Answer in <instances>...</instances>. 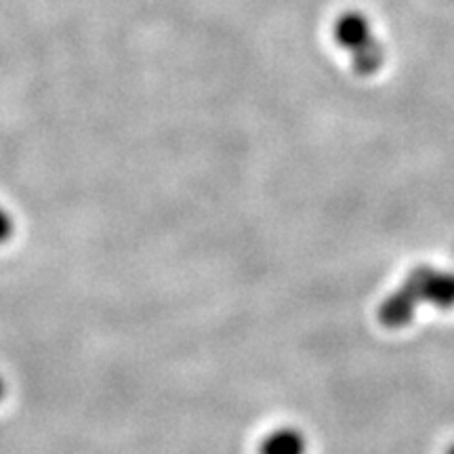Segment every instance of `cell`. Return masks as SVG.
Masks as SVG:
<instances>
[{
  "instance_id": "obj_3",
  "label": "cell",
  "mask_w": 454,
  "mask_h": 454,
  "mask_svg": "<svg viewBox=\"0 0 454 454\" xmlns=\"http://www.w3.org/2000/svg\"><path fill=\"white\" fill-rule=\"evenodd\" d=\"M308 442L294 427H280L271 431L259 446V454H305Z\"/></svg>"
},
{
  "instance_id": "obj_2",
  "label": "cell",
  "mask_w": 454,
  "mask_h": 454,
  "mask_svg": "<svg viewBox=\"0 0 454 454\" xmlns=\"http://www.w3.org/2000/svg\"><path fill=\"white\" fill-rule=\"evenodd\" d=\"M333 36L349 55L351 67L360 76H372L383 67L385 51L374 34L372 21L360 11H345L333 26Z\"/></svg>"
},
{
  "instance_id": "obj_1",
  "label": "cell",
  "mask_w": 454,
  "mask_h": 454,
  "mask_svg": "<svg viewBox=\"0 0 454 454\" xmlns=\"http://www.w3.org/2000/svg\"><path fill=\"white\" fill-rule=\"evenodd\" d=\"M431 303L440 309L454 308V274L421 265L379 308V322L387 328L406 326L417 305Z\"/></svg>"
},
{
  "instance_id": "obj_6",
  "label": "cell",
  "mask_w": 454,
  "mask_h": 454,
  "mask_svg": "<svg viewBox=\"0 0 454 454\" xmlns=\"http://www.w3.org/2000/svg\"><path fill=\"white\" fill-rule=\"evenodd\" d=\"M446 454H454V444H450V446H448V450H446Z\"/></svg>"
},
{
  "instance_id": "obj_5",
  "label": "cell",
  "mask_w": 454,
  "mask_h": 454,
  "mask_svg": "<svg viewBox=\"0 0 454 454\" xmlns=\"http://www.w3.org/2000/svg\"><path fill=\"white\" fill-rule=\"evenodd\" d=\"M4 394H7V385H4V379L0 377V400H3Z\"/></svg>"
},
{
  "instance_id": "obj_4",
  "label": "cell",
  "mask_w": 454,
  "mask_h": 454,
  "mask_svg": "<svg viewBox=\"0 0 454 454\" xmlns=\"http://www.w3.org/2000/svg\"><path fill=\"white\" fill-rule=\"evenodd\" d=\"M13 230H15L13 219H11V215L4 211L3 207H0V244L11 240V236H13Z\"/></svg>"
}]
</instances>
